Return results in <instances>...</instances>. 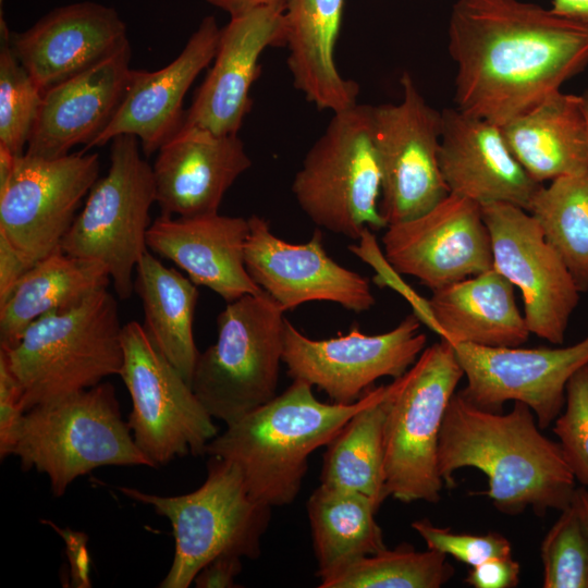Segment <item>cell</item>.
I'll use <instances>...</instances> for the list:
<instances>
[{"label": "cell", "instance_id": "obj_39", "mask_svg": "<svg viewBox=\"0 0 588 588\" xmlns=\"http://www.w3.org/2000/svg\"><path fill=\"white\" fill-rule=\"evenodd\" d=\"M24 391L13 372L7 353L0 348V458L13 455L22 418Z\"/></svg>", "mask_w": 588, "mask_h": 588}, {"label": "cell", "instance_id": "obj_24", "mask_svg": "<svg viewBox=\"0 0 588 588\" xmlns=\"http://www.w3.org/2000/svg\"><path fill=\"white\" fill-rule=\"evenodd\" d=\"M130 60L128 44L46 90L25 152L57 158L76 145L87 147L108 125L124 96Z\"/></svg>", "mask_w": 588, "mask_h": 588}, {"label": "cell", "instance_id": "obj_34", "mask_svg": "<svg viewBox=\"0 0 588 588\" xmlns=\"http://www.w3.org/2000/svg\"><path fill=\"white\" fill-rule=\"evenodd\" d=\"M454 575L446 555L402 543L363 556L320 579V588H439Z\"/></svg>", "mask_w": 588, "mask_h": 588}, {"label": "cell", "instance_id": "obj_19", "mask_svg": "<svg viewBox=\"0 0 588 588\" xmlns=\"http://www.w3.org/2000/svg\"><path fill=\"white\" fill-rule=\"evenodd\" d=\"M285 4L231 15L220 29L213 64L185 111L182 126L237 135L252 109L250 89L269 47L284 46Z\"/></svg>", "mask_w": 588, "mask_h": 588}, {"label": "cell", "instance_id": "obj_35", "mask_svg": "<svg viewBox=\"0 0 588 588\" xmlns=\"http://www.w3.org/2000/svg\"><path fill=\"white\" fill-rule=\"evenodd\" d=\"M0 5V143L23 155L35 123L42 93L17 59Z\"/></svg>", "mask_w": 588, "mask_h": 588}, {"label": "cell", "instance_id": "obj_36", "mask_svg": "<svg viewBox=\"0 0 588 588\" xmlns=\"http://www.w3.org/2000/svg\"><path fill=\"white\" fill-rule=\"evenodd\" d=\"M540 556L544 588H588V534L573 505L560 511Z\"/></svg>", "mask_w": 588, "mask_h": 588}, {"label": "cell", "instance_id": "obj_22", "mask_svg": "<svg viewBox=\"0 0 588 588\" xmlns=\"http://www.w3.org/2000/svg\"><path fill=\"white\" fill-rule=\"evenodd\" d=\"M11 44L44 94L130 42L126 25L113 8L84 1L56 8L28 29L12 33Z\"/></svg>", "mask_w": 588, "mask_h": 588}, {"label": "cell", "instance_id": "obj_28", "mask_svg": "<svg viewBox=\"0 0 588 588\" xmlns=\"http://www.w3.org/2000/svg\"><path fill=\"white\" fill-rule=\"evenodd\" d=\"M501 127L514 157L540 184L588 169L580 95L558 90Z\"/></svg>", "mask_w": 588, "mask_h": 588}, {"label": "cell", "instance_id": "obj_47", "mask_svg": "<svg viewBox=\"0 0 588 588\" xmlns=\"http://www.w3.org/2000/svg\"><path fill=\"white\" fill-rule=\"evenodd\" d=\"M581 96V100H583V109H584V113H585V118H586V122H587V127H588V88L585 89V91L583 94H580Z\"/></svg>", "mask_w": 588, "mask_h": 588}, {"label": "cell", "instance_id": "obj_31", "mask_svg": "<svg viewBox=\"0 0 588 588\" xmlns=\"http://www.w3.org/2000/svg\"><path fill=\"white\" fill-rule=\"evenodd\" d=\"M397 378L380 385L376 399L357 412L327 445L320 485L362 493L379 510L385 487L384 427Z\"/></svg>", "mask_w": 588, "mask_h": 588}, {"label": "cell", "instance_id": "obj_33", "mask_svg": "<svg viewBox=\"0 0 588 588\" xmlns=\"http://www.w3.org/2000/svg\"><path fill=\"white\" fill-rule=\"evenodd\" d=\"M580 293L588 291V169L541 185L529 210Z\"/></svg>", "mask_w": 588, "mask_h": 588}, {"label": "cell", "instance_id": "obj_45", "mask_svg": "<svg viewBox=\"0 0 588 588\" xmlns=\"http://www.w3.org/2000/svg\"><path fill=\"white\" fill-rule=\"evenodd\" d=\"M210 4L224 10L231 15L256 8L285 4L286 0H206Z\"/></svg>", "mask_w": 588, "mask_h": 588}, {"label": "cell", "instance_id": "obj_8", "mask_svg": "<svg viewBox=\"0 0 588 588\" xmlns=\"http://www.w3.org/2000/svg\"><path fill=\"white\" fill-rule=\"evenodd\" d=\"M381 170L372 134L371 106L333 113L306 154L292 193L319 228L350 238L388 226L380 212Z\"/></svg>", "mask_w": 588, "mask_h": 588}, {"label": "cell", "instance_id": "obj_3", "mask_svg": "<svg viewBox=\"0 0 588 588\" xmlns=\"http://www.w3.org/2000/svg\"><path fill=\"white\" fill-rule=\"evenodd\" d=\"M379 389H369L351 404L323 403L310 384L293 380L284 392L228 425L205 454L234 463L257 502L289 505L301 490L309 455L328 445Z\"/></svg>", "mask_w": 588, "mask_h": 588}, {"label": "cell", "instance_id": "obj_43", "mask_svg": "<svg viewBox=\"0 0 588 588\" xmlns=\"http://www.w3.org/2000/svg\"><path fill=\"white\" fill-rule=\"evenodd\" d=\"M32 266L0 235V304Z\"/></svg>", "mask_w": 588, "mask_h": 588}, {"label": "cell", "instance_id": "obj_9", "mask_svg": "<svg viewBox=\"0 0 588 588\" xmlns=\"http://www.w3.org/2000/svg\"><path fill=\"white\" fill-rule=\"evenodd\" d=\"M464 377L454 346L441 339L397 378L384 427L385 487L403 503H437L444 482L438 467L446 407Z\"/></svg>", "mask_w": 588, "mask_h": 588}, {"label": "cell", "instance_id": "obj_21", "mask_svg": "<svg viewBox=\"0 0 588 588\" xmlns=\"http://www.w3.org/2000/svg\"><path fill=\"white\" fill-rule=\"evenodd\" d=\"M440 168L449 192L479 205L529 210L542 184L514 157L502 127L455 108L441 111Z\"/></svg>", "mask_w": 588, "mask_h": 588}, {"label": "cell", "instance_id": "obj_5", "mask_svg": "<svg viewBox=\"0 0 588 588\" xmlns=\"http://www.w3.org/2000/svg\"><path fill=\"white\" fill-rule=\"evenodd\" d=\"M118 490L151 506L171 524L174 556L161 588H188L198 572L220 555L260 556L271 507L250 495L240 468L230 461L210 456L204 483L186 494L159 495L121 486Z\"/></svg>", "mask_w": 588, "mask_h": 588}, {"label": "cell", "instance_id": "obj_15", "mask_svg": "<svg viewBox=\"0 0 588 588\" xmlns=\"http://www.w3.org/2000/svg\"><path fill=\"white\" fill-rule=\"evenodd\" d=\"M481 208L491 236L493 268L522 292L530 333L563 344L580 294L564 261L527 210L506 203Z\"/></svg>", "mask_w": 588, "mask_h": 588}, {"label": "cell", "instance_id": "obj_27", "mask_svg": "<svg viewBox=\"0 0 588 588\" xmlns=\"http://www.w3.org/2000/svg\"><path fill=\"white\" fill-rule=\"evenodd\" d=\"M514 285L491 268L432 290L428 299L439 336L452 345L516 347L530 334Z\"/></svg>", "mask_w": 588, "mask_h": 588}, {"label": "cell", "instance_id": "obj_20", "mask_svg": "<svg viewBox=\"0 0 588 588\" xmlns=\"http://www.w3.org/2000/svg\"><path fill=\"white\" fill-rule=\"evenodd\" d=\"M219 36L216 19L206 16L171 63L152 72L132 70L115 113L84 150L127 134L139 139L146 156L158 151L182 126L184 97L196 77L213 61Z\"/></svg>", "mask_w": 588, "mask_h": 588}, {"label": "cell", "instance_id": "obj_12", "mask_svg": "<svg viewBox=\"0 0 588 588\" xmlns=\"http://www.w3.org/2000/svg\"><path fill=\"white\" fill-rule=\"evenodd\" d=\"M400 83L397 103L371 106L382 177L379 207L388 225L425 213L450 193L439 160L441 111L427 102L409 73Z\"/></svg>", "mask_w": 588, "mask_h": 588}, {"label": "cell", "instance_id": "obj_30", "mask_svg": "<svg viewBox=\"0 0 588 588\" xmlns=\"http://www.w3.org/2000/svg\"><path fill=\"white\" fill-rule=\"evenodd\" d=\"M134 291L142 301L148 335L192 385L199 356L193 334L197 285L147 250L135 270Z\"/></svg>", "mask_w": 588, "mask_h": 588}, {"label": "cell", "instance_id": "obj_18", "mask_svg": "<svg viewBox=\"0 0 588 588\" xmlns=\"http://www.w3.org/2000/svg\"><path fill=\"white\" fill-rule=\"evenodd\" d=\"M248 223L247 271L284 311L316 301L332 302L357 314L375 305L368 279L333 260L319 231L306 243H290L275 236L259 216H250Z\"/></svg>", "mask_w": 588, "mask_h": 588}, {"label": "cell", "instance_id": "obj_1", "mask_svg": "<svg viewBox=\"0 0 588 588\" xmlns=\"http://www.w3.org/2000/svg\"><path fill=\"white\" fill-rule=\"evenodd\" d=\"M457 109L500 126L588 66V33L523 0H456L448 26Z\"/></svg>", "mask_w": 588, "mask_h": 588}, {"label": "cell", "instance_id": "obj_37", "mask_svg": "<svg viewBox=\"0 0 588 588\" xmlns=\"http://www.w3.org/2000/svg\"><path fill=\"white\" fill-rule=\"evenodd\" d=\"M553 424L572 474L588 487V365L569 379L564 408Z\"/></svg>", "mask_w": 588, "mask_h": 588}, {"label": "cell", "instance_id": "obj_7", "mask_svg": "<svg viewBox=\"0 0 588 588\" xmlns=\"http://www.w3.org/2000/svg\"><path fill=\"white\" fill-rule=\"evenodd\" d=\"M265 291L226 304L215 344L199 353L192 388L207 412L231 425L277 396L286 318Z\"/></svg>", "mask_w": 588, "mask_h": 588}, {"label": "cell", "instance_id": "obj_13", "mask_svg": "<svg viewBox=\"0 0 588 588\" xmlns=\"http://www.w3.org/2000/svg\"><path fill=\"white\" fill-rule=\"evenodd\" d=\"M98 154L24 152L0 188V235L30 265L61 249L76 210L98 180Z\"/></svg>", "mask_w": 588, "mask_h": 588}, {"label": "cell", "instance_id": "obj_14", "mask_svg": "<svg viewBox=\"0 0 588 588\" xmlns=\"http://www.w3.org/2000/svg\"><path fill=\"white\" fill-rule=\"evenodd\" d=\"M419 329L413 313L381 334L353 327L347 334L314 340L286 320L282 359L293 380L317 387L334 403L351 404L379 378L396 379L415 364L427 342Z\"/></svg>", "mask_w": 588, "mask_h": 588}, {"label": "cell", "instance_id": "obj_42", "mask_svg": "<svg viewBox=\"0 0 588 588\" xmlns=\"http://www.w3.org/2000/svg\"><path fill=\"white\" fill-rule=\"evenodd\" d=\"M242 571V558L220 555L207 563L196 575L193 584L197 588L236 587L235 578Z\"/></svg>", "mask_w": 588, "mask_h": 588}, {"label": "cell", "instance_id": "obj_17", "mask_svg": "<svg viewBox=\"0 0 588 588\" xmlns=\"http://www.w3.org/2000/svg\"><path fill=\"white\" fill-rule=\"evenodd\" d=\"M382 245L394 270L431 291L493 268L481 205L452 193L425 213L388 225Z\"/></svg>", "mask_w": 588, "mask_h": 588}, {"label": "cell", "instance_id": "obj_16", "mask_svg": "<svg viewBox=\"0 0 588 588\" xmlns=\"http://www.w3.org/2000/svg\"><path fill=\"white\" fill-rule=\"evenodd\" d=\"M466 378L460 394L473 405L501 412L509 402H522L535 414L540 429L562 413L566 385L588 365V334L565 347H487L453 344Z\"/></svg>", "mask_w": 588, "mask_h": 588}, {"label": "cell", "instance_id": "obj_32", "mask_svg": "<svg viewBox=\"0 0 588 588\" xmlns=\"http://www.w3.org/2000/svg\"><path fill=\"white\" fill-rule=\"evenodd\" d=\"M306 507L320 579L387 548L368 497L320 485Z\"/></svg>", "mask_w": 588, "mask_h": 588}, {"label": "cell", "instance_id": "obj_23", "mask_svg": "<svg viewBox=\"0 0 588 588\" xmlns=\"http://www.w3.org/2000/svg\"><path fill=\"white\" fill-rule=\"evenodd\" d=\"M250 166L238 135L181 126L160 147L152 166L161 215L192 217L218 212L226 191Z\"/></svg>", "mask_w": 588, "mask_h": 588}, {"label": "cell", "instance_id": "obj_46", "mask_svg": "<svg viewBox=\"0 0 588 588\" xmlns=\"http://www.w3.org/2000/svg\"><path fill=\"white\" fill-rule=\"evenodd\" d=\"M572 505L576 510L587 534H588V489L587 487L576 488Z\"/></svg>", "mask_w": 588, "mask_h": 588}, {"label": "cell", "instance_id": "obj_11", "mask_svg": "<svg viewBox=\"0 0 588 588\" xmlns=\"http://www.w3.org/2000/svg\"><path fill=\"white\" fill-rule=\"evenodd\" d=\"M120 377L132 400L127 425L138 449L154 468L205 454L218 428L192 385L139 322L123 326Z\"/></svg>", "mask_w": 588, "mask_h": 588}, {"label": "cell", "instance_id": "obj_26", "mask_svg": "<svg viewBox=\"0 0 588 588\" xmlns=\"http://www.w3.org/2000/svg\"><path fill=\"white\" fill-rule=\"evenodd\" d=\"M344 0H286L284 46L293 85L319 110L357 105L358 84L341 75L334 60Z\"/></svg>", "mask_w": 588, "mask_h": 588}, {"label": "cell", "instance_id": "obj_4", "mask_svg": "<svg viewBox=\"0 0 588 588\" xmlns=\"http://www.w3.org/2000/svg\"><path fill=\"white\" fill-rule=\"evenodd\" d=\"M122 331L118 302L105 289L73 308L39 317L15 346L0 347L23 388L25 411L120 376Z\"/></svg>", "mask_w": 588, "mask_h": 588}, {"label": "cell", "instance_id": "obj_44", "mask_svg": "<svg viewBox=\"0 0 588 588\" xmlns=\"http://www.w3.org/2000/svg\"><path fill=\"white\" fill-rule=\"evenodd\" d=\"M553 13L569 20L588 33V0H551Z\"/></svg>", "mask_w": 588, "mask_h": 588}, {"label": "cell", "instance_id": "obj_6", "mask_svg": "<svg viewBox=\"0 0 588 588\" xmlns=\"http://www.w3.org/2000/svg\"><path fill=\"white\" fill-rule=\"evenodd\" d=\"M13 455L24 471L47 475L54 497L78 477L102 466H148L122 418L109 382L26 411Z\"/></svg>", "mask_w": 588, "mask_h": 588}, {"label": "cell", "instance_id": "obj_29", "mask_svg": "<svg viewBox=\"0 0 588 588\" xmlns=\"http://www.w3.org/2000/svg\"><path fill=\"white\" fill-rule=\"evenodd\" d=\"M111 281L100 262L56 250L32 266L0 304V347L12 348L39 317L73 308Z\"/></svg>", "mask_w": 588, "mask_h": 588}, {"label": "cell", "instance_id": "obj_10", "mask_svg": "<svg viewBox=\"0 0 588 588\" xmlns=\"http://www.w3.org/2000/svg\"><path fill=\"white\" fill-rule=\"evenodd\" d=\"M110 143L108 172L90 188L61 249L103 265L118 297L126 299L134 291L137 264L148 250L156 187L152 166L142 157L136 136L119 135Z\"/></svg>", "mask_w": 588, "mask_h": 588}, {"label": "cell", "instance_id": "obj_25", "mask_svg": "<svg viewBox=\"0 0 588 588\" xmlns=\"http://www.w3.org/2000/svg\"><path fill=\"white\" fill-rule=\"evenodd\" d=\"M248 233V219L242 217L161 215L148 229L147 247L230 303L262 291L245 264Z\"/></svg>", "mask_w": 588, "mask_h": 588}, {"label": "cell", "instance_id": "obj_40", "mask_svg": "<svg viewBox=\"0 0 588 588\" xmlns=\"http://www.w3.org/2000/svg\"><path fill=\"white\" fill-rule=\"evenodd\" d=\"M520 566L510 556L491 558L470 567L465 583L475 588H514L519 583Z\"/></svg>", "mask_w": 588, "mask_h": 588}, {"label": "cell", "instance_id": "obj_38", "mask_svg": "<svg viewBox=\"0 0 588 588\" xmlns=\"http://www.w3.org/2000/svg\"><path fill=\"white\" fill-rule=\"evenodd\" d=\"M412 527L428 549L452 555L470 567L491 558L512 555L511 542L497 531L486 535L456 534L449 528L434 526L428 518L413 522Z\"/></svg>", "mask_w": 588, "mask_h": 588}, {"label": "cell", "instance_id": "obj_2", "mask_svg": "<svg viewBox=\"0 0 588 588\" xmlns=\"http://www.w3.org/2000/svg\"><path fill=\"white\" fill-rule=\"evenodd\" d=\"M438 467L444 486L454 473L475 467L488 478L494 507L516 515L527 507L543 516L572 505L576 479L559 442L540 432L534 412L514 402L506 414L479 408L460 392L452 396L441 426Z\"/></svg>", "mask_w": 588, "mask_h": 588}, {"label": "cell", "instance_id": "obj_41", "mask_svg": "<svg viewBox=\"0 0 588 588\" xmlns=\"http://www.w3.org/2000/svg\"><path fill=\"white\" fill-rule=\"evenodd\" d=\"M46 524L52 526L65 542L73 586L79 588L90 587L89 554L86 549V535L69 528L62 529L53 525L50 520H46Z\"/></svg>", "mask_w": 588, "mask_h": 588}]
</instances>
